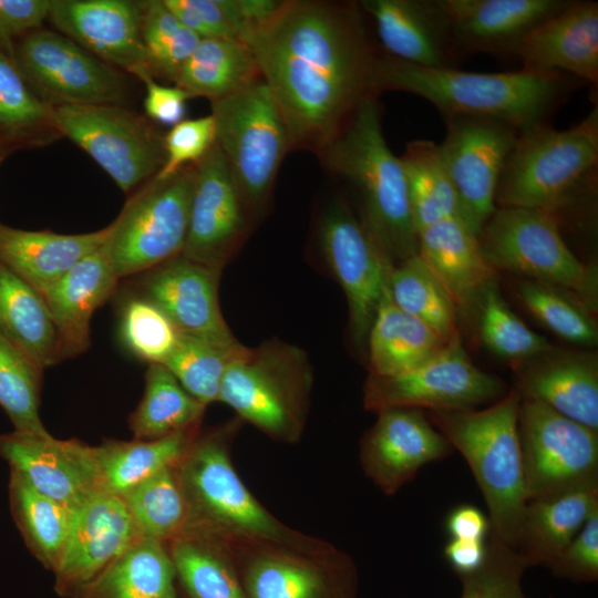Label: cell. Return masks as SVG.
I'll return each mask as SVG.
<instances>
[{
	"instance_id": "6da1fadb",
	"label": "cell",
	"mask_w": 598,
	"mask_h": 598,
	"mask_svg": "<svg viewBox=\"0 0 598 598\" xmlns=\"http://www.w3.org/2000/svg\"><path fill=\"white\" fill-rule=\"evenodd\" d=\"M248 45L280 107L291 150L318 154L374 95L377 54L354 2L283 1Z\"/></svg>"
},
{
	"instance_id": "7a4b0ae2",
	"label": "cell",
	"mask_w": 598,
	"mask_h": 598,
	"mask_svg": "<svg viewBox=\"0 0 598 598\" xmlns=\"http://www.w3.org/2000/svg\"><path fill=\"white\" fill-rule=\"evenodd\" d=\"M241 423L235 416L199 431L174 466L187 509L184 532H194L228 546L276 544L306 550L330 547L331 543L282 523L241 481L231 461V445Z\"/></svg>"
},
{
	"instance_id": "3957f363",
	"label": "cell",
	"mask_w": 598,
	"mask_h": 598,
	"mask_svg": "<svg viewBox=\"0 0 598 598\" xmlns=\"http://www.w3.org/2000/svg\"><path fill=\"white\" fill-rule=\"evenodd\" d=\"M575 82L560 72L518 71L481 73L456 68L431 69L390 55H375L371 71L374 95L403 91L432 103L443 115L486 117L518 133L544 118Z\"/></svg>"
},
{
	"instance_id": "277c9868",
	"label": "cell",
	"mask_w": 598,
	"mask_h": 598,
	"mask_svg": "<svg viewBox=\"0 0 598 598\" xmlns=\"http://www.w3.org/2000/svg\"><path fill=\"white\" fill-rule=\"evenodd\" d=\"M317 156L357 193L359 220L393 266L419 252L404 168L385 142L377 95L361 101Z\"/></svg>"
},
{
	"instance_id": "5b68a950",
	"label": "cell",
	"mask_w": 598,
	"mask_h": 598,
	"mask_svg": "<svg viewBox=\"0 0 598 598\" xmlns=\"http://www.w3.org/2000/svg\"><path fill=\"white\" fill-rule=\"evenodd\" d=\"M598 175V109L577 125L556 130L544 123L518 133L502 169L495 202L560 213L594 198Z\"/></svg>"
},
{
	"instance_id": "8992f818",
	"label": "cell",
	"mask_w": 598,
	"mask_h": 598,
	"mask_svg": "<svg viewBox=\"0 0 598 598\" xmlns=\"http://www.w3.org/2000/svg\"><path fill=\"white\" fill-rule=\"evenodd\" d=\"M522 398L513 389L485 409L430 411V419L467 462L488 508L491 535L515 547L528 501L518 435Z\"/></svg>"
},
{
	"instance_id": "52a82bcc",
	"label": "cell",
	"mask_w": 598,
	"mask_h": 598,
	"mask_svg": "<svg viewBox=\"0 0 598 598\" xmlns=\"http://www.w3.org/2000/svg\"><path fill=\"white\" fill-rule=\"evenodd\" d=\"M312 385L307 352L270 339L239 348L223 375L218 401L271 440L296 444L307 424Z\"/></svg>"
},
{
	"instance_id": "ba28073f",
	"label": "cell",
	"mask_w": 598,
	"mask_h": 598,
	"mask_svg": "<svg viewBox=\"0 0 598 598\" xmlns=\"http://www.w3.org/2000/svg\"><path fill=\"white\" fill-rule=\"evenodd\" d=\"M216 144L255 218L269 200L277 172L291 150L285 118L262 76L210 102Z\"/></svg>"
},
{
	"instance_id": "9c48e42d",
	"label": "cell",
	"mask_w": 598,
	"mask_h": 598,
	"mask_svg": "<svg viewBox=\"0 0 598 598\" xmlns=\"http://www.w3.org/2000/svg\"><path fill=\"white\" fill-rule=\"evenodd\" d=\"M478 238L482 255L494 269L532 278L596 308L597 272L565 243L555 216L534 208L497 207Z\"/></svg>"
},
{
	"instance_id": "30bf717a",
	"label": "cell",
	"mask_w": 598,
	"mask_h": 598,
	"mask_svg": "<svg viewBox=\"0 0 598 598\" xmlns=\"http://www.w3.org/2000/svg\"><path fill=\"white\" fill-rule=\"evenodd\" d=\"M195 164L166 178L154 176L126 202L105 246L118 279L148 271L182 254Z\"/></svg>"
},
{
	"instance_id": "8fae6325",
	"label": "cell",
	"mask_w": 598,
	"mask_h": 598,
	"mask_svg": "<svg viewBox=\"0 0 598 598\" xmlns=\"http://www.w3.org/2000/svg\"><path fill=\"white\" fill-rule=\"evenodd\" d=\"M62 137L82 148L124 192L158 174L165 163L164 136L127 105L54 106Z\"/></svg>"
},
{
	"instance_id": "7c38bea8",
	"label": "cell",
	"mask_w": 598,
	"mask_h": 598,
	"mask_svg": "<svg viewBox=\"0 0 598 598\" xmlns=\"http://www.w3.org/2000/svg\"><path fill=\"white\" fill-rule=\"evenodd\" d=\"M13 60L34 93L51 106L127 105L123 71L58 31L37 29L14 45Z\"/></svg>"
},
{
	"instance_id": "4fadbf2b",
	"label": "cell",
	"mask_w": 598,
	"mask_h": 598,
	"mask_svg": "<svg viewBox=\"0 0 598 598\" xmlns=\"http://www.w3.org/2000/svg\"><path fill=\"white\" fill-rule=\"evenodd\" d=\"M226 547L246 598L358 597L357 565L349 554L334 545L318 550L276 544Z\"/></svg>"
},
{
	"instance_id": "5bb4252c",
	"label": "cell",
	"mask_w": 598,
	"mask_h": 598,
	"mask_svg": "<svg viewBox=\"0 0 598 598\" xmlns=\"http://www.w3.org/2000/svg\"><path fill=\"white\" fill-rule=\"evenodd\" d=\"M518 435L527 498L598 486V432L522 399Z\"/></svg>"
},
{
	"instance_id": "9a60e30c",
	"label": "cell",
	"mask_w": 598,
	"mask_h": 598,
	"mask_svg": "<svg viewBox=\"0 0 598 598\" xmlns=\"http://www.w3.org/2000/svg\"><path fill=\"white\" fill-rule=\"evenodd\" d=\"M505 390L501 379L471 361L457 339L408 372L393 377L369 374L363 385V406L375 413L394 408L466 410L497 401Z\"/></svg>"
},
{
	"instance_id": "2e32d148",
	"label": "cell",
	"mask_w": 598,
	"mask_h": 598,
	"mask_svg": "<svg viewBox=\"0 0 598 598\" xmlns=\"http://www.w3.org/2000/svg\"><path fill=\"white\" fill-rule=\"evenodd\" d=\"M444 120L446 134L439 152L456 195L458 216L478 237L497 208L499 176L518 132L486 117L454 115Z\"/></svg>"
},
{
	"instance_id": "e0dca14e",
	"label": "cell",
	"mask_w": 598,
	"mask_h": 598,
	"mask_svg": "<svg viewBox=\"0 0 598 598\" xmlns=\"http://www.w3.org/2000/svg\"><path fill=\"white\" fill-rule=\"evenodd\" d=\"M319 240L346 295L351 337L355 344L365 347L393 265L342 200L332 204L322 216Z\"/></svg>"
},
{
	"instance_id": "ac0fdd59",
	"label": "cell",
	"mask_w": 598,
	"mask_h": 598,
	"mask_svg": "<svg viewBox=\"0 0 598 598\" xmlns=\"http://www.w3.org/2000/svg\"><path fill=\"white\" fill-rule=\"evenodd\" d=\"M254 219L215 143L195 164L188 228L181 255L221 271L245 240Z\"/></svg>"
},
{
	"instance_id": "d6986e66",
	"label": "cell",
	"mask_w": 598,
	"mask_h": 598,
	"mask_svg": "<svg viewBox=\"0 0 598 598\" xmlns=\"http://www.w3.org/2000/svg\"><path fill=\"white\" fill-rule=\"evenodd\" d=\"M141 536L122 497L101 491L73 511L69 536L53 570L62 598H81Z\"/></svg>"
},
{
	"instance_id": "ffe728a7",
	"label": "cell",
	"mask_w": 598,
	"mask_h": 598,
	"mask_svg": "<svg viewBox=\"0 0 598 598\" xmlns=\"http://www.w3.org/2000/svg\"><path fill=\"white\" fill-rule=\"evenodd\" d=\"M0 455L34 489L75 511L104 491L95 446L13 431L0 435Z\"/></svg>"
},
{
	"instance_id": "44dd1931",
	"label": "cell",
	"mask_w": 598,
	"mask_h": 598,
	"mask_svg": "<svg viewBox=\"0 0 598 598\" xmlns=\"http://www.w3.org/2000/svg\"><path fill=\"white\" fill-rule=\"evenodd\" d=\"M143 4L136 0H50L48 20L96 58L137 78L153 74L142 39Z\"/></svg>"
},
{
	"instance_id": "7402d4cb",
	"label": "cell",
	"mask_w": 598,
	"mask_h": 598,
	"mask_svg": "<svg viewBox=\"0 0 598 598\" xmlns=\"http://www.w3.org/2000/svg\"><path fill=\"white\" fill-rule=\"evenodd\" d=\"M377 414L360 442L359 458L365 476L388 496L412 481L422 466L453 452L422 410L394 408Z\"/></svg>"
},
{
	"instance_id": "603a6c76",
	"label": "cell",
	"mask_w": 598,
	"mask_h": 598,
	"mask_svg": "<svg viewBox=\"0 0 598 598\" xmlns=\"http://www.w3.org/2000/svg\"><path fill=\"white\" fill-rule=\"evenodd\" d=\"M219 270L179 255L146 271L141 296L162 309L181 333L234 343L238 340L219 306Z\"/></svg>"
},
{
	"instance_id": "cb8c5ba5",
	"label": "cell",
	"mask_w": 598,
	"mask_h": 598,
	"mask_svg": "<svg viewBox=\"0 0 598 598\" xmlns=\"http://www.w3.org/2000/svg\"><path fill=\"white\" fill-rule=\"evenodd\" d=\"M456 51L514 55L540 23L569 0H439Z\"/></svg>"
},
{
	"instance_id": "d4e9b609",
	"label": "cell",
	"mask_w": 598,
	"mask_h": 598,
	"mask_svg": "<svg viewBox=\"0 0 598 598\" xmlns=\"http://www.w3.org/2000/svg\"><path fill=\"white\" fill-rule=\"evenodd\" d=\"M388 55L431 69L456 68L457 51L439 0H362Z\"/></svg>"
},
{
	"instance_id": "484cf974",
	"label": "cell",
	"mask_w": 598,
	"mask_h": 598,
	"mask_svg": "<svg viewBox=\"0 0 598 598\" xmlns=\"http://www.w3.org/2000/svg\"><path fill=\"white\" fill-rule=\"evenodd\" d=\"M516 56L524 70L567 72L596 86L598 2L569 1L524 39Z\"/></svg>"
},
{
	"instance_id": "4316f807",
	"label": "cell",
	"mask_w": 598,
	"mask_h": 598,
	"mask_svg": "<svg viewBox=\"0 0 598 598\" xmlns=\"http://www.w3.org/2000/svg\"><path fill=\"white\" fill-rule=\"evenodd\" d=\"M105 243L79 261L42 296L59 337L61 360L87 350L93 312L107 300L120 280Z\"/></svg>"
},
{
	"instance_id": "83f0119b",
	"label": "cell",
	"mask_w": 598,
	"mask_h": 598,
	"mask_svg": "<svg viewBox=\"0 0 598 598\" xmlns=\"http://www.w3.org/2000/svg\"><path fill=\"white\" fill-rule=\"evenodd\" d=\"M112 223L96 231L58 234L24 230L0 223V261L41 296L110 237Z\"/></svg>"
},
{
	"instance_id": "f1b7e54d",
	"label": "cell",
	"mask_w": 598,
	"mask_h": 598,
	"mask_svg": "<svg viewBox=\"0 0 598 598\" xmlns=\"http://www.w3.org/2000/svg\"><path fill=\"white\" fill-rule=\"evenodd\" d=\"M515 390L522 399L538 401L598 432V362L592 353L543 358L520 373Z\"/></svg>"
},
{
	"instance_id": "f546056e",
	"label": "cell",
	"mask_w": 598,
	"mask_h": 598,
	"mask_svg": "<svg viewBox=\"0 0 598 598\" xmlns=\"http://www.w3.org/2000/svg\"><path fill=\"white\" fill-rule=\"evenodd\" d=\"M419 255L448 292L457 309L466 307L494 279L478 238L460 216L417 231Z\"/></svg>"
},
{
	"instance_id": "4dcf8cb0",
	"label": "cell",
	"mask_w": 598,
	"mask_h": 598,
	"mask_svg": "<svg viewBox=\"0 0 598 598\" xmlns=\"http://www.w3.org/2000/svg\"><path fill=\"white\" fill-rule=\"evenodd\" d=\"M598 507V486L528 499L514 549L527 567L547 566Z\"/></svg>"
},
{
	"instance_id": "1f68e13d",
	"label": "cell",
	"mask_w": 598,
	"mask_h": 598,
	"mask_svg": "<svg viewBox=\"0 0 598 598\" xmlns=\"http://www.w3.org/2000/svg\"><path fill=\"white\" fill-rule=\"evenodd\" d=\"M451 342L453 341L446 340L421 320L398 308L386 291L367 339L369 374L393 377L408 372Z\"/></svg>"
},
{
	"instance_id": "d6a6232c",
	"label": "cell",
	"mask_w": 598,
	"mask_h": 598,
	"mask_svg": "<svg viewBox=\"0 0 598 598\" xmlns=\"http://www.w3.org/2000/svg\"><path fill=\"white\" fill-rule=\"evenodd\" d=\"M0 333L42 370L61 360L59 337L43 297L1 261Z\"/></svg>"
},
{
	"instance_id": "836d02e7",
	"label": "cell",
	"mask_w": 598,
	"mask_h": 598,
	"mask_svg": "<svg viewBox=\"0 0 598 598\" xmlns=\"http://www.w3.org/2000/svg\"><path fill=\"white\" fill-rule=\"evenodd\" d=\"M81 598H178L167 545L140 537Z\"/></svg>"
},
{
	"instance_id": "e575fe53",
	"label": "cell",
	"mask_w": 598,
	"mask_h": 598,
	"mask_svg": "<svg viewBox=\"0 0 598 598\" xmlns=\"http://www.w3.org/2000/svg\"><path fill=\"white\" fill-rule=\"evenodd\" d=\"M166 545L178 598H246L226 545L194 532H184Z\"/></svg>"
},
{
	"instance_id": "d590c367",
	"label": "cell",
	"mask_w": 598,
	"mask_h": 598,
	"mask_svg": "<svg viewBox=\"0 0 598 598\" xmlns=\"http://www.w3.org/2000/svg\"><path fill=\"white\" fill-rule=\"evenodd\" d=\"M200 427L154 440H107L95 446L102 486L123 496L156 473L175 466L184 456Z\"/></svg>"
},
{
	"instance_id": "8d00e7d4",
	"label": "cell",
	"mask_w": 598,
	"mask_h": 598,
	"mask_svg": "<svg viewBox=\"0 0 598 598\" xmlns=\"http://www.w3.org/2000/svg\"><path fill=\"white\" fill-rule=\"evenodd\" d=\"M250 47L228 39H200L182 66L175 85L210 102L223 99L260 76Z\"/></svg>"
},
{
	"instance_id": "74e56055",
	"label": "cell",
	"mask_w": 598,
	"mask_h": 598,
	"mask_svg": "<svg viewBox=\"0 0 598 598\" xmlns=\"http://www.w3.org/2000/svg\"><path fill=\"white\" fill-rule=\"evenodd\" d=\"M61 137L53 106L34 93L14 60L0 51V144L11 152L49 146Z\"/></svg>"
},
{
	"instance_id": "f35d334b",
	"label": "cell",
	"mask_w": 598,
	"mask_h": 598,
	"mask_svg": "<svg viewBox=\"0 0 598 598\" xmlns=\"http://www.w3.org/2000/svg\"><path fill=\"white\" fill-rule=\"evenodd\" d=\"M206 405L190 395L161 363L145 373L142 400L128 416L136 440H154L200 427Z\"/></svg>"
},
{
	"instance_id": "ab89813d",
	"label": "cell",
	"mask_w": 598,
	"mask_h": 598,
	"mask_svg": "<svg viewBox=\"0 0 598 598\" xmlns=\"http://www.w3.org/2000/svg\"><path fill=\"white\" fill-rule=\"evenodd\" d=\"M12 517L33 556L54 570L65 546L73 511L34 489L17 472H10Z\"/></svg>"
},
{
	"instance_id": "60d3db41",
	"label": "cell",
	"mask_w": 598,
	"mask_h": 598,
	"mask_svg": "<svg viewBox=\"0 0 598 598\" xmlns=\"http://www.w3.org/2000/svg\"><path fill=\"white\" fill-rule=\"evenodd\" d=\"M388 295L404 312L421 320L448 341L460 339L457 307L419 254L392 266Z\"/></svg>"
},
{
	"instance_id": "b9f144b4",
	"label": "cell",
	"mask_w": 598,
	"mask_h": 598,
	"mask_svg": "<svg viewBox=\"0 0 598 598\" xmlns=\"http://www.w3.org/2000/svg\"><path fill=\"white\" fill-rule=\"evenodd\" d=\"M400 159L408 182L416 233L446 218L458 216L456 195L437 144L429 140L411 141Z\"/></svg>"
},
{
	"instance_id": "7bdbcfd3",
	"label": "cell",
	"mask_w": 598,
	"mask_h": 598,
	"mask_svg": "<svg viewBox=\"0 0 598 598\" xmlns=\"http://www.w3.org/2000/svg\"><path fill=\"white\" fill-rule=\"evenodd\" d=\"M141 536L167 544L187 524V509L174 466L121 496Z\"/></svg>"
},
{
	"instance_id": "ee69618b",
	"label": "cell",
	"mask_w": 598,
	"mask_h": 598,
	"mask_svg": "<svg viewBox=\"0 0 598 598\" xmlns=\"http://www.w3.org/2000/svg\"><path fill=\"white\" fill-rule=\"evenodd\" d=\"M243 344L221 343L181 333L162 363L181 385L206 406L218 401L223 375Z\"/></svg>"
},
{
	"instance_id": "f6af8a7d",
	"label": "cell",
	"mask_w": 598,
	"mask_h": 598,
	"mask_svg": "<svg viewBox=\"0 0 598 598\" xmlns=\"http://www.w3.org/2000/svg\"><path fill=\"white\" fill-rule=\"evenodd\" d=\"M42 371L0 333V406L17 432L50 434L39 413Z\"/></svg>"
},
{
	"instance_id": "bcb514c9",
	"label": "cell",
	"mask_w": 598,
	"mask_h": 598,
	"mask_svg": "<svg viewBox=\"0 0 598 598\" xmlns=\"http://www.w3.org/2000/svg\"><path fill=\"white\" fill-rule=\"evenodd\" d=\"M475 300L480 307V336L493 353L506 359H526L550 351L547 339L528 328L508 307L494 280Z\"/></svg>"
},
{
	"instance_id": "7dc6e473",
	"label": "cell",
	"mask_w": 598,
	"mask_h": 598,
	"mask_svg": "<svg viewBox=\"0 0 598 598\" xmlns=\"http://www.w3.org/2000/svg\"><path fill=\"white\" fill-rule=\"evenodd\" d=\"M142 39L154 78L175 82L200 38L184 27L164 0L143 4Z\"/></svg>"
},
{
	"instance_id": "c3c4849f",
	"label": "cell",
	"mask_w": 598,
	"mask_h": 598,
	"mask_svg": "<svg viewBox=\"0 0 598 598\" xmlns=\"http://www.w3.org/2000/svg\"><path fill=\"white\" fill-rule=\"evenodd\" d=\"M517 293L530 313L555 334L576 344L597 343L595 321L569 295L532 280L519 283Z\"/></svg>"
},
{
	"instance_id": "681fc988",
	"label": "cell",
	"mask_w": 598,
	"mask_h": 598,
	"mask_svg": "<svg viewBox=\"0 0 598 598\" xmlns=\"http://www.w3.org/2000/svg\"><path fill=\"white\" fill-rule=\"evenodd\" d=\"M120 333L126 348L148 364H162L181 336L164 311L141 295L131 297L123 303Z\"/></svg>"
},
{
	"instance_id": "f907efd6",
	"label": "cell",
	"mask_w": 598,
	"mask_h": 598,
	"mask_svg": "<svg viewBox=\"0 0 598 598\" xmlns=\"http://www.w3.org/2000/svg\"><path fill=\"white\" fill-rule=\"evenodd\" d=\"M527 565L511 546L491 534L487 538V556L480 569L460 576L461 598H526L523 575Z\"/></svg>"
},
{
	"instance_id": "816d5d0a",
	"label": "cell",
	"mask_w": 598,
	"mask_h": 598,
	"mask_svg": "<svg viewBox=\"0 0 598 598\" xmlns=\"http://www.w3.org/2000/svg\"><path fill=\"white\" fill-rule=\"evenodd\" d=\"M215 143L216 128L212 114L181 121L164 136L165 163L156 177H169L181 168L198 163Z\"/></svg>"
},
{
	"instance_id": "f5cc1de1",
	"label": "cell",
	"mask_w": 598,
	"mask_h": 598,
	"mask_svg": "<svg viewBox=\"0 0 598 598\" xmlns=\"http://www.w3.org/2000/svg\"><path fill=\"white\" fill-rule=\"evenodd\" d=\"M558 577L575 581L598 578V507L592 511L575 537L547 565Z\"/></svg>"
},
{
	"instance_id": "db71d44e",
	"label": "cell",
	"mask_w": 598,
	"mask_h": 598,
	"mask_svg": "<svg viewBox=\"0 0 598 598\" xmlns=\"http://www.w3.org/2000/svg\"><path fill=\"white\" fill-rule=\"evenodd\" d=\"M164 2L179 22L200 39L236 40L224 0H164Z\"/></svg>"
},
{
	"instance_id": "11a10c76",
	"label": "cell",
	"mask_w": 598,
	"mask_h": 598,
	"mask_svg": "<svg viewBox=\"0 0 598 598\" xmlns=\"http://www.w3.org/2000/svg\"><path fill=\"white\" fill-rule=\"evenodd\" d=\"M50 0H0V51L13 59L17 41L48 20Z\"/></svg>"
},
{
	"instance_id": "9f6ffc18",
	"label": "cell",
	"mask_w": 598,
	"mask_h": 598,
	"mask_svg": "<svg viewBox=\"0 0 598 598\" xmlns=\"http://www.w3.org/2000/svg\"><path fill=\"white\" fill-rule=\"evenodd\" d=\"M137 79L146 90L143 105L150 121L174 126L184 120L186 103L194 97L192 93L176 85L159 84L151 73H143Z\"/></svg>"
},
{
	"instance_id": "6f0895ef",
	"label": "cell",
	"mask_w": 598,
	"mask_h": 598,
	"mask_svg": "<svg viewBox=\"0 0 598 598\" xmlns=\"http://www.w3.org/2000/svg\"><path fill=\"white\" fill-rule=\"evenodd\" d=\"M445 526L453 539L486 540L491 534L489 518L470 504L453 508L446 518Z\"/></svg>"
},
{
	"instance_id": "680465c9",
	"label": "cell",
	"mask_w": 598,
	"mask_h": 598,
	"mask_svg": "<svg viewBox=\"0 0 598 598\" xmlns=\"http://www.w3.org/2000/svg\"><path fill=\"white\" fill-rule=\"evenodd\" d=\"M487 556L486 540L453 539L444 547V557L456 575H470L482 567Z\"/></svg>"
},
{
	"instance_id": "91938a15",
	"label": "cell",
	"mask_w": 598,
	"mask_h": 598,
	"mask_svg": "<svg viewBox=\"0 0 598 598\" xmlns=\"http://www.w3.org/2000/svg\"><path fill=\"white\" fill-rule=\"evenodd\" d=\"M10 152L0 144V164Z\"/></svg>"
}]
</instances>
